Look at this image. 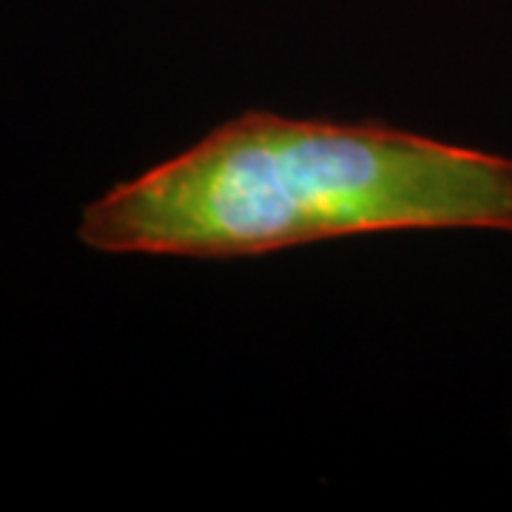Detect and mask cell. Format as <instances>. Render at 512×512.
<instances>
[{
    "mask_svg": "<svg viewBox=\"0 0 512 512\" xmlns=\"http://www.w3.org/2000/svg\"><path fill=\"white\" fill-rule=\"evenodd\" d=\"M510 231L512 157L382 123L245 111L86 205L100 254L237 259L387 231Z\"/></svg>",
    "mask_w": 512,
    "mask_h": 512,
    "instance_id": "obj_1",
    "label": "cell"
}]
</instances>
